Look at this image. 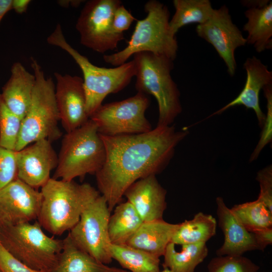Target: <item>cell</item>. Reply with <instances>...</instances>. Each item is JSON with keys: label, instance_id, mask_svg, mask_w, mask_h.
<instances>
[{"label": "cell", "instance_id": "12", "mask_svg": "<svg viewBox=\"0 0 272 272\" xmlns=\"http://www.w3.org/2000/svg\"><path fill=\"white\" fill-rule=\"evenodd\" d=\"M196 32L200 38L211 44L224 60L231 76L235 75L236 62L235 50L247 43L241 31L234 24L227 7L214 9L210 18L197 25Z\"/></svg>", "mask_w": 272, "mask_h": 272}, {"label": "cell", "instance_id": "32", "mask_svg": "<svg viewBox=\"0 0 272 272\" xmlns=\"http://www.w3.org/2000/svg\"><path fill=\"white\" fill-rule=\"evenodd\" d=\"M264 96L267 101V113L260 141L249 159L250 162L256 160L261 150L271 139V115H272V85L263 88Z\"/></svg>", "mask_w": 272, "mask_h": 272}, {"label": "cell", "instance_id": "26", "mask_svg": "<svg viewBox=\"0 0 272 272\" xmlns=\"http://www.w3.org/2000/svg\"><path fill=\"white\" fill-rule=\"evenodd\" d=\"M112 259L121 267L131 272H159L160 258L142 250L126 244H113L109 246Z\"/></svg>", "mask_w": 272, "mask_h": 272}, {"label": "cell", "instance_id": "20", "mask_svg": "<svg viewBox=\"0 0 272 272\" xmlns=\"http://www.w3.org/2000/svg\"><path fill=\"white\" fill-rule=\"evenodd\" d=\"M36 82L34 74L29 73L20 62H14L11 76L2 88V97L9 108L22 120L29 107Z\"/></svg>", "mask_w": 272, "mask_h": 272}, {"label": "cell", "instance_id": "40", "mask_svg": "<svg viewBox=\"0 0 272 272\" xmlns=\"http://www.w3.org/2000/svg\"><path fill=\"white\" fill-rule=\"evenodd\" d=\"M159 272H171L169 269L163 267V269L162 270H160Z\"/></svg>", "mask_w": 272, "mask_h": 272}, {"label": "cell", "instance_id": "18", "mask_svg": "<svg viewBox=\"0 0 272 272\" xmlns=\"http://www.w3.org/2000/svg\"><path fill=\"white\" fill-rule=\"evenodd\" d=\"M216 202L218 224L224 236L223 245L216 251L217 256L242 255L246 252L258 250L253 234L246 229L223 198L218 196Z\"/></svg>", "mask_w": 272, "mask_h": 272}, {"label": "cell", "instance_id": "13", "mask_svg": "<svg viewBox=\"0 0 272 272\" xmlns=\"http://www.w3.org/2000/svg\"><path fill=\"white\" fill-rule=\"evenodd\" d=\"M41 201L40 191L17 178L0 189V227L37 219Z\"/></svg>", "mask_w": 272, "mask_h": 272}, {"label": "cell", "instance_id": "38", "mask_svg": "<svg viewBox=\"0 0 272 272\" xmlns=\"http://www.w3.org/2000/svg\"><path fill=\"white\" fill-rule=\"evenodd\" d=\"M12 0H0V23L4 16L12 10Z\"/></svg>", "mask_w": 272, "mask_h": 272}, {"label": "cell", "instance_id": "1", "mask_svg": "<svg viewBox=\"0 0 272 272\" xmlns=\"http://www.w3.org/2000/svg\"><path fill=\"white\" fill-rule=\"evenodd\" d=\"M189 134L174 125L156 126L140 134L101 135L106 159L95 174L99 192L111 212L121 202L127 188L136 181L161 173L174 156L177 145Z\"/></svg>", "mask_w": 272, "mask_h": 272}, {"label": "cell", "instance_id": "11", "mask_svg": "<svg viewBox=\"0 0 272 272\" xmlns=\"http://www.w3.org/2000/svg\"><path fill=\"white\" fill-rule=\"evenodd\" d=\"M111 212L105 197L100 193L87 206L68 233L77 246L105 264L112 260L108 232Z\"/></svg>", "mask_w": 272, "mask_h": 272}, {"label": "cell", "instance_id": "27", "mask_svg": "<svg viewBox=\"0 0 272 272\" xmlns=\"http://www.w3.org/2000/svg\"><path fill=\"white\" fill-rule=\"evenodd\" d=\"M175 13L169 21L170 29L176 35L179 29L185 25L206 22L214 11L209 0H174Z\"/></svg>", "mask_w": 272, "mask_h": 272}, {"label": "cell", "instance_id": "31", "mask_svg": "<svg viewBox=\"0 0 272 272\" xmlns=\"http://www.w3.org/2000/svg\"><path fill=\"white\" fill-rule=\"evenodd\" d=\"M17 178L15 151L0 146V189Z\"/></svg>", "mask_w": 272, "mask_h": 272}, {"label": "cell", "instance_id": "34", "mask_svg": "<svg viewBox=\"0 0 272 272\" xmlns=\"http://www.w3.org/2000/svg\"><path fill=\"white\" fill-rule=\"evenodd\" d=\"M0 272H45L28 267L11 254L0 242Z\"/></svg>", "mask_w": 272, "mask_h": 272}, {"label": "cell", "instance_id": "33", "mask_svg": "<svg viewBox=\"0 0 272 272\" xmlns=\"http://www.w3.org/2000/svg\"><path fill=\"white\" fill-rule=\"evenodd\" d=\"M260 192L257 199L261 200L272 212V167L269 165L257 173Z\"/></svg>", "mask_w": 272, "mask_h": 272}, {"label": "cell", "instance_id": "17", "mask_svg": "<svg viewBox=\"0 0 272 272\" xmlns=\"http://www.w3.org/2000/svg\"><path fill=\"white\" fill-rule=\"evenodd\" d=\"M166 194L156 175H151L132 183L123 196L145 222L163 219L167 207Z\"/></svg>", "mask_w": 272, "mask_h": 272}, {"label": "cell", "instance_id": "16", "mask_svg": "<svg viewBox=\"0 0 272 272\" xmlns=\"http://www.w3.org/2000/svg\"><path fill=\"white\" fill-rule=\"evenodd\" d=\"M243 68L246 73V80L240 93L236 98L208 118L221 114L229 108L243 105L254 111L258 124L260 127H262L266 115L260 107L259 93L265 86L272 84V72L269 71L267 66L255 56L246 59Z\"/></svg>", "mask_w": 272, "mask_h": 272}, {"label": "cell", "instance_id": "8", "mask_svg": "<svg viewBox=\"0 0 272 272\" xmlns=\"http://www.w3.org/2000/svg\"><path fill=\"white\" fill-rule=\"evenodd\" d=\"M0 242L28 267L45 271L54 263L63 247V239L47 236L37 221L0 227Z\"/></svg>", "mask_w": 272, "mask_h": 272}, {"label": "cell", "instance_id": "5", "mask_svg": "<svg viewBox=\"0 0 272 272\" xmlns=\"http://www.w3.org/2000/svg\"><path fill=\"white\" fill-rule=\"evenodd\" d=\"M47 42L66 52L81 69L86 97V111L89 118L108 95L121 91L135 76V66L133 60L111 68L93 64L68 43L59 23L47 38Z\"/></svg>", "mask_w": 272, "mask_h": 272}, {"label": "cell", "instance_id": "15", "mask_svg": "<svg viewBox=\"0 0 272 272\" xmlns=\"http://www.w3.org/2000/svg\"><path fill=\"white\" fill-rule=\"evenodd\" d=\"M55 99L60 121L66 132L84 124L89 120L86 111V97L83 78L55 73Z\"/></svg>", "mask_w": 272, "mask_h": 272}, {"label": "cell", "instance_id": "6", "mask_svg": "<svg viewBox=\"0 0 272 272\" xmlns=\"http://www.w3.org/2000/svg\"><path fill=\"white\" fill-rule=\"evenodd\" d=\"M31 60L36 82L29 107L22 121L16 151L40 140L52 143L62 135L58 126L60 116L52 78H46L38 61L33 57Z\"/></svg>", "mask_w": 272, "mask_h": 272}, {"label": "cell", "instance_id": "21", "mask_svg": "<svg viewBox=\"0 0 272 272\" xmlns=\"http://www.w3.org/2000/svg\"><path fill=\"white\" fill-rule=\"evenodd\" d=\"M178 226L163 219L143 222L126 244L160 258Z\"/></svg>", "mask_w": 272, "mask_h": 272}, {"label": "cell", "instance_id": "4", "mask_svg": "<svg viewBox=\"0 0 272 272\" xmlns=\"http://www.w3.org/2000/svg\"><path fill=\"white\" fill-rule=\"evenodd\" d=\"M135 87L138 92L152 95L156 99L159 109L157 126L172 125L182 112L180 93L171 72L173 60L149 52L134 54Z\"/></svg>", "mask_w": 272, "mask_h": 272}, {"label": "cell", "instance_id": "10", "mask_svg": "<svg viewBox=\"0 0 272 272\" xmlns=\"http://www.w3.org/2000/svg\"><path fill=\"white\" fill-rule=\"evenodd\" d=\"M122 4L119 0L86 2L76 24L81 43L101 53L116 49L118 42L124 37L123 33L114 31L112 19L115 10Z\"/></svg>", "mask_w": 272, "mask_h": 272}, {"label": "cell", "instance_id": "37", "mask_svg": "<svg viewBox=\"0 0 272 272\" xmlns=\"http://www.w3.org/2000/svg\"><path fill=\"white\" fill-rule=\"evenodd\" d=\"M30 0H12V10H14L17 14H22L26 12Z\"/></svg>", "mask_w": 272, "mask_h": 272}, {"label": "cell", "instance_id": "35", "mask_svg": "<svg viewBox=\"0 0 272 272\" xmlns=\"http://www.w3.org/2000/svg\"><path fill=\"white\" fill-rule=\"evenodd\" d=\"M137 20L122 4L115 11L112 19V27L114 31L119 34L128 29L131 23Z\"/></svg>", "mask_w": 272, "mask_h": 272}, {"label": "cell", "instance_id": "2", "mask_svg": "<svg viewBox=\"0 0 272 272\" xmlns=\"http://www.w3.org/2000/svg\"><path fill=\"white\" fill-rule=\"evenodd\" d=\"M37 221L53 235L70 231L78 222L87 206L100 194L89 183L78 184L50 178L41 188Z\"/></svg>", "mask_w": 272, "mask_h": 272}, {"label": "cell", "instance_id": "30", "mask_svg": "<svg viewBox=\"0 0 272 272\" xmlns=\"http://www.w3.org/2000/svg\"><path fill=\"white\" fill-rule=\"evenodd\" d=\"M208 272H257L259 267L242 255L217 256L208 264Z\"/></svg>", "mask_w": 272, "mask_h": 272}, {"label": "cell", "instance_id": "22", "mask_svg": "<svg viewBox=\"0 0 272 272\" xmlns=\"http://www.w3.org/2000/svg\"><path fill=\"white\" fill-rule=\"evenodd\" d=\"M45 272H129L98 261L80 248L69 234L63 239V247L52 265Z\"/></svg>", "mask_w": 272, "mask_h": 272}, {"label": "cell", "instance_id": "25", "mask_svg": "<svg viewBox=\"0 0 272 272\" xmlns=\"http://www.w3.org/2000/svg\"><path fill=\"white\" fill-rule=\"evenodd\" d=\"M217 222L211 215L199 212L179 223L171 242L175 245L207 243L216 233Z\"/></svg>", "mask_w": 272, "mask_h": 272}, {"label": "cell", "instance_id": "19", "mask_svg": "<svg viewBox=\"0 0 272 272\" xmlns=\"http://www.w3.org/2000/svg\"><path fill=\"white\" fill-rule=\"evenodd\" d=\"M247 22L243 30L248 33L247 43L257 52L272 48V2L270 1H245Z\"/></svg>", "mask_w": 272, "mask_h": 272}, {"label": "cell", "instance_id": "24", "mask_svg": "<svg viewBox=\"0 0 272 272\" xmlns=\"http://www.w3.org/2000/svg\"><path fill=\"white\" fill-rule=\"evenodd\" d=\"M177 250L175 245L170 242L163 255V267L171 272H194L196 266L201 263L208 254L206 243L181 245Z\"/></svg>", "mask_w": 272, "mask_h": 272}, {"label": "cell", "instance_id": "36", "mask_svg": "<svg viewBox=\"0 0 272 272\" xmlns=\"http://www.w3.org/2000/svg\"><path fill=\"white\" fill-rule=\"evenodd\" d=\"M258 250H263L267 246L272 244V227L252 233Z\"/></svg>", "mask_w": 272, "mask_h": 272}, {"label": "cell", "instance_id": "9", "mask_svg": "<svg viewBox=\"0 0 272 272\" xmlns=\"http://www.w3.org/2000/svg\"><path fill=\"white\" fill-rule=\"evenodd\" d=\"M150 105L147 95L137 92L124 100L102 104L90 117L100 134L116 136L140 134L153 128L145 116Z\"/></svg>", "mask_w": 272, "mask_h": 272}, {"label": "cell", "instance_id": "28", "mask_svg": "<svg viewBox=\"0 0 272 272\" xmlns=\"http://www.w3.org/2000/svg\"><path fill=\"white\" fill-rule=\"evenodd\" d=\"M230 209L251 233L272 227V212L258 199L236 205Z\"/></svg>", "mask_w": 272, "mask_h": 272}, {"label": "cell", "instance_id": "39", "mask_svg": "<svg viewBox=\"0 0 272 272\" xmlns=\"http://www.w3.org/2000/svg\"><path fill=\"white\" fill-rule=\"evenodd\" d=\"M83 2V1L80 0H65V1H58V4L63 7H69V6H72L74 7H77L79 6L80 4Z\"/></svg>", "mask_w": 272, "mask_h": 272}, {"label": "cell", "instance_id": "29", "mask_svg": "<svg viewBox=\"0 0 272 272\" xmlns=\"http://www.w3.org/2000/svg\"><path fill=\"white\" fill-rule=\"evenodd\" d=\"M22 121L9 108L0 93V146L15 151Z\"/></svg>", "mask_w": 272, "mask_h": 272}, {"label": "cell", "instance_id": "14", "mask_svg": "<svg viewBox=\"0 0 272 272\" xmlns=\"http://www.w3.org/2000/svg\"><path fill=\"white\" fill-rule=\"evenodd\" d=\"M15 151L17 178L36 189L41 188L57 165L58 155L51 142L40 140Z\"/></svg>", "mask_w": 272, "mask_h": 272}, {"label": "cell", "instance_id": "7", "mask_svg": "<svg viewBox=\"0 0 272 272\" xmlns=\"http://www.w3.org/2000/svg\"><path fill=\"white\" fill-rule=\"evenodd\" d=\"M106 159V150L97 125L90 119L63 137L52 178L71 181L95 174Z\"/></svg>", "mask_w": 272, "mask_h": 272}, {"label": "cell", "instance_id": "23", "mask_svg": "<svg viewBox=\"0 0 272 272\" xmlns=\"http://www.w3.org/2000/svg\"><path fill=\"white\" fill-rule=\"evenodd\" d=\"M110 215L108 232L111 244H126L144 222L132 205L121 202L113 209Z\"/></svg>", "mask_w": 272, "mask_h": 272}, {"label": "cell", "instance_id": "3", "mask_svg": "<svg viewBox=\"0 0 272 272\" xmlns=\"http://www.w3.org/2000/svg\"><path fill=\"white\" fill-rule=\"evenodd\" d=\"M144 10L147 16L137 20L127 46L114 53L104 55L105 62L117 66L140 52L163 55L172 60L176 58L178 46L176 36L170 29L168 8L158 1L150 0L145 4Z\"/></svg>", "mask_w": 272, "mask_h": 272}]
</instances>
